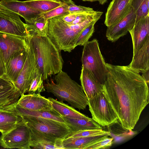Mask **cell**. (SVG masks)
I'll list each match as a JSON object with an SVG mask.
<instances>
[{"instance_id": "6da1fadb", "label": "cell", "mask_w": 149, "mask_h": 149, "mask_svg": "<svg viewBox=\"0 0 149 149\" xmlns=\"http://www.w3.org/2000/svg\"><path fill=\"white\" fill-rule=\"evenodd\" d=\"M103 93L125 129H133L149 102L148 85L138 72L128 65L106 63Z\"/></svg>"}, {"instance_id": "7a4b0ae2", "label": "cell", "mask_w": 149, "mask_h": 149, "mask_svg": "<svg viewBox=\"0 0 149 149\" xmlns=\"http://www.w3.org/2000/svg\"><path fill=\"white\" fill-rule=\"evenodd\" d=\"M26 40L35 54L43 81L62 70L63 61L61 51L48 36L27 34Z\"/></svg>"}, {"instance_id": "3957f363", "label": "cell", "mask_w": 149, "mask_h": 149, "mask_svg": "<svg viewBox=\"0 0 149 149\" xmlns=\"http://www.w3.org/2000/svg\"><path fill=\"white\" fill-rule=\"evenodd\" d=\"M103 12L96 11L84 21L75 25H68L61 15L49 19L48 36L61 51L70 52L75 47L77 39L82 31L93 21L98 20Z\"/></svg>"}, {"instance_id": "277c9868", "label": "cell", "mask_w": 149, "mask_h": 149, "mask_svg": "<svg viewBox=\"0 0 149 149\" xmlns=\"http://www.w3.org/2000/svg\"><path fill=\"white\" fill-rule=\"evenodd\" d=\"M55 83L51 78L44 84L45 90L61 101H67L74 108L84 110L88 104V99L81 86L62 70L54 77Z\"/></svg>"}, {"instance_id": "5b68a950", "label": "cell", "mask_w": 149, "mask_h": 149, "mask_svg": "<svg viewBox=\"0 0 149 149\" xmlns=\"http://www.w3.org/2000/svg\"><path fill=\"white\" fill-rule=\"evenodd\" d=\"M81 60L82 66L88 70L96 80L104 85L108 70L97 40L88 41L84 45Z\"/></svg>"}, {"instance_id": "8992f818", "label": "cell", "mask_w": 149, "mask_h": 149, "mask_svg": "<svg viewBox=\"0 0 149 149\" xmlns=\"http://www.w3.org/2000/svg\"><path fill=\"white\" fill-rule=\"evenodd\" d=\"M20 116L30 132L50 139L63 140L71 133V130L65 123L47 118Z\"/></svg>"}, {"instance_id": "52a82bcc", "label": "cell", "mask_w": 149, "mask_h": 149, "mask_svg": "<svg viewBox=\"0 0 149 149\" xmlns=\"http://www.w3.org/2000/svg\"><path fill=\"white\" fill-rule=\"evenodd\" d=\"M88 105L92 118L100 126L109 127L118 121L116 114L103 91L88 100Z\"/></svg>"}, {"instance_id": "ba28073f", "label": "cell", "mask_w": 149, "mask_h": 149, "mask_svg": "<svg viewBox=\"0 0 149 149\" xmlns=\"http://www.w3.org/2000/svg\"><path fill=\"white\" fill-rule=\"evenodd\" d=\"M31 141L30 129L23 119L14 128L0 137V145L4 148L30 149Z\"/></svg>"}, {"instance_id": "9c48e42d", "label": "cell", "mask_w": 149, "mask_h": 149, "mask_svg": "<svg viewBox=\"0 0 149 149\" xmlns=\"http://www.w3.org/2000/svg\"><path fill=\"white\" fill-rule=\"evenodd\" d=\"M26 58L17 80L13 84L22 95L28 92L33 80L40 72L37 65L35 54L26 41Z\"/></svg>"}, {"instance_id": "30bf717a", "label": "cell", "mask_w": 149, "mask_h": 149, "mask_svg": "<svg viewBox=\"0 0 149 149\" xmlns=\"http://www.w3.org/2000/svg\"><path fill=\"white\" fill-rule=\"evenodd\" d=\"M0 33L26 38L25 24L19 15L12 11L0 10Z\"/></svg>"}, {"instance_id": "8fae6325", "label": "cell", "mask_w": 149, "mask_h": 149, "mask_svg": "<svg viewBox=\"0 0 149 149\" xmlns=\"http://www.w3.org/2000/svg\"><path fill=\"white\" fill-rule=\"evenodd\" d=\"M26 46V38L0 33V50L5 64L11 56Z\"/></svg>"}, {"instance_id": "7c38bea8", "label": "cell", "mask_w": 149, "mask_h": 149, "mask_svg": "<svg viewBox=\"0 0 149 149\" xmlns=\"http://www.w3.org/2000/svg\"><path fill=\"white\" fill-rule=\"evenodd\" d=\"M136 20V13L132 7L130 10L122 19L113 25L107 27L106 34L107 38L112 42L116 41L133 28Z\"/></svg>"}, {"instance_id": "4fadbf2b", "label": "cell", "mask_w": 149, "mask_h": 149, "mask_svg": "<svg viewBox=\"0 0 149 149\" xmlns=\"http://www.w3.org/2000/svg\"><path fill=\"white\" fill-rule=\"evenodd\" d=\"M132 0H112L106 13L104 23L107 27L115 24L122 19L132 8Z\"/></svg>"}, {"instance_id": "5bb4252c", "label": "cell", "mask_w": 149, "mask_h": 149, "mask_svg": "<svg viewBox=\"0 0 149 149\" xmlns=\"http://www.w3.org/2000/svg\"><path fill=\"white\" fill-rule=\"evenodd\" d=\"M0 4L22 17L26 24L33 23L40 17L42 12L28 6L24 1L17 0H1Z\"/></svg>"}, {"instance_id": "9a60e30c", "label": "cell", "mask_w": 149, "mask_h": 149, "mask_svg": "<svg viewBox=\"0 0 149 149\" xmlns=\"http://www.w3.org/2000/svg\"><path fill=\"white\" fill-rule=\"evenodd\" d=\"M17 104L31 110H54L49 99L42 96L40 93L22 95Z\"/></svg>"}, {"instance_id": "2e32d148", "label": "cell", "mask_w": 149, "mask_h": 149, "mask_svg": "<svg viewBox=\"0 0 149 149\" xmlns=\"http://www.w3.org/2000/svg\"><path fill=\"white\" fill-rule=\"evenodd\" d=\"M129 32L132 38L134 54L149 40V15L136 22L133 28Z\"/></svg>"}, {"instance_id": "e0dca14e", "label": "cell", "mask_w": 149, "mask_h": 149, "mask_svg": "<svg viewBox=\"0 0 149 149\" xmlns=\"http://www.w3.org/2000/svg\"><path fill=\"white\" fill-rule=\"evenodd\" d=\"M26 48L13 54L5 64V77L12 84L16 81L23 66L26 56Z\"/></svg>"}, {"instance_id": "ac0fdd59", "label": "cell", "mask_w": 149, "mask_h": 149, "mask_svg": "<svg viewBox=\"0 0 149 149\" xmlns=\"http://www.w3.org/2000/svg\"><path fill=\"white\" fill-rule=\"evenodd\" d=\"M80 80L81 86L88 100L90 99L103 90V85L95 78L88 69L82 66Z\"/></svg>"}, {"instance_id": "d6986e66", "label": "cell", "mask_w": 149, "mask_h": 149, "mask_svg": "<svg viewBox=\"0 0 149 149\" xmlns=\"http://www.w3.org/2000/svg\"><path fill=\"white\" fill-rule=\"evenodd\" d=\"M110 135V132L98 135L84 137H68L63 139V146L64 149H88L91 145Z\"/></svg>"}, {"instance_id": "ffe728a7", "label": "cell", "mask_w": 149, "mask_h": 149, "mask_svg": "<svg viewBox=\"0 0 149 149\" xmlns=\"http://www.w3.org/2000/svg\"><path fill=\"white\" fill-rule=\"evenodd\" d=\"M128 65L139 73H142L149 70V40L133 54L131 62Z\"/></svg>"}, {"instance_id": "44dd1931", "label": "cell", "mask_w": 149, "mask_h": 149, "mask_svg": "<svg viewBox=\"0 0 149 149\" xmlns=\"http://www.w3.org/2000/svg\"><path fill=\"white\" fill-rule=\"evenodd\" d=\"M13 107L8 109H0V132L2 134L14 128L22 120V116L13 110Z\"/></svg>"}, {"instance_id": "7402d4cb", "label": "cell", "mask_w": 149, "mask_h": 149, "mask_svg": "<svg viewBox=\"0 0 149 149\" xmlns=\"http://www.w3.org/2000/svg\"><path fill=\"white\" fill-rule=\"evenodd\" d=\"M21 95L13 85L0 88V109L11 108L17 104Z\"/></svg>"}, {"instance_id": "603a6c76", "label": "cell", "mask_w": 149, "mask_h": 149, "mask_svg": "<svg viewBox=\"0 0 149 149\" xmlns=\"http://www.w3.org/2000/svg\"><path fill=\"white\" fill-rule=\"evenodd\" d=\"M71 132L80 131L102 129V127L92 118H75L62 116Z\"/></svg>"}, {"instance_id": "cb8c5ba5", "label": "cell", "mask_w": 149, "mask_h": 149, "mask_svg": "<svg viewBox=\"0 0 149 149\" xmlns=\"http://www.w3.org/2000/svg\"><path fill=\"white\" fill-rule=\"evenodd\" d=\"M31 141V147L34 149H64L63 140H54L40 134L30 132Z\"/></svg>"}, {"instance_id": "d4e9b609", "label": "cell", "mask_w": 149, "mask_h": 149, "mask_svg": "<svg viewBox=\"0 0 149 149\" xmlns=\"http://www.w3.org/2000/svg\"><path fill=\"white\" fill-rule=\"evenodd\" d=\"M53 109L61 116L75 118H84L88 117L76 110L74 108L63 102L58 101L51 97L48 98Z\"/></svg>"}, {"instance_id": "484cf974", "label": "cell", "mask_w": 149, "mask_h": 149, "mask_svg": "<svg viewBox=\"0 0 149 149\" xmlns=\"http://www.w3.org/2000/svg\"><path fill=\"white\" fill-rule=\"evenodd\" d=\"M13 108L16 112L20 115L47 118L65 123L62 116L54 110H31L21 107L17 104Z\"/></svg>"}, {"instance_id": "4316f807", "label": "cell", "mask_w": 149, "mask_h": 149, "mask_svg": "<svg viewBox=\"0 0 149 149\" xmlns=\"http://www.w3.org/2000/svg\"><path fill=\"white\" fill-rule=\"evenodd\" d=\"M24 2L32 8L42 13L53 10L64 3L59 0H28Z\"/></svg>"}, {"instance_id": "83f0119b", "label": "cell", "mask_w": 149, "mask_h": 149, "mask_svg": "<svg viewBox=\"0 0 149 149\" xmlns=\"http://www.w3.org/2000/svg\"><path fill=\"white\" fill-rule=\"evenodd\" d=\"M27 34L39 36H48L49 19L45 20L40 17L33 23L25 24Z\"/></svg>"}, {"instance_id": "f1b7e54d", "label": "cell", "mask_w": 149, "mask_h": 149, "mask_svg": "<svg viewBox=\"0 0 149 149\" xmlns=\"http://www.w3.org/2000/svg\"><path fill=\"white\" fill-rule=\"evenodd\" d=\"M131 6L136 13V22L149 15V0H132Z\"/></svg>"}, {"instance_id": "f546056e", "label": "cell", "mask_w": 149, "mask_h": 149, "mask_svg": "<svg viewBox=\"0 0 149 149\" xmlns=\"http://www.w3.org/2000/svg\"><path fill=\"white\" fill-rule=\"evenodd\" d=\"M97 21L95 20L93 21L82 31L76 40V47L78 45L84 46L88 41L94 32V25Z\"/></svg>"}, {"instance_id": "4dcf8cb0", "label": "cell", "mask_w": 149, "mask_h": 149, "mask_svg": "<svg viewBox=\"0 0 149 149\" xmlns=\"http://www.w3.org/2000/svg\"><path fill=\"white\" fill-rule=\"evenodd\" d=\"M68 5L64 3L61 6L46 12L42 13L40 17L45 20L61 15H65L70 13L68 10Z\"/></svg>"}, {"instance_id": "1f68e13d", "label": "cell", "mask_w": 149, "mask_h": 149, "mask_svg": "<svg viewBox=\"0 0 149 149\" xmlns=\"http://www.w3.org/2000/svg\"><path fill=\"white\" fill-rule=\"evenodd\" d=\"M45 90L42 74L39 72L33 80L28 92V94H33L36 92L40 93Z\"/></svg>"}, {"instance_id": "d6a6232c", "label": "cell", "mask_w": 149, "mask_h": 149, "mask_svg": "<svg viewBox=\"0 0 149 149\" xmlns=\"http://www.w3.org/2000/svg\"><path fill=\"white\" fill-rule=\"evenodd\" d=\"M110 132L102 129L86 130L71 132L68 137H84L103 134Z\"/></svg>"}, {"instance_id": "836d02e7", "label": "cell", "mask_w": 149, "mask_h": 149, "mask_svg": "<svg viewBox=\"0 0 149 149\" xmlns=\"http://www.w3.org/2000/svg\"><path fill=\"white\" fill-rule=\"evenodd\" d=\"M113 138L106 137L89 146L88 149H107L112 145Z\"/></svg>"}, {"instance_id": "e575fe53", "label": "cell", "mask_w": 149, "mask_h": 149, "mask_svg": "<svg viewBox=\"0 0 149 149\" xmlns=\"http://www.w3.org/2000/svg\"><path fill=\"white\" fill-rule=\"evenodd\" d=\"M68 5V10L70 13L84 12H92L95 11L92 8L81 6H77L74 3L69 4Z\"/></svg>"}, {"instance_id": "d590c367", "label": "cell", "mask_w": 149, "mask_h": 149, "mask_svg": "<svg viewBox=\"0 0 149 149\" xmlns=\"http://www.w3.org/2000/svg\"><path fill=\"white\" fill-rule=\"evenodd\" d=\"M96 11L92 12H84L77 13L74 20L70 25H75L79 24L84 21L88 16L95 13Z\"/></svg>"}, {"instance_id": "8d00e7d4", "label": "cell", "mask_w": 149, "mask_h": 149, "mask_svg": "<svg viewBox=\"0 0 149 149\" xmlns=\"http://www.w3.org/2000/svg\"><path fill=\"white\" fill-rule=\"evenodd\" d=\"M77 13H70L66 15H61L62 19L65 23L70 25L75 19Z\"/></svg>"}, {"instance_id": "74e56055", "label": "cell", "mask_w": 149, "mask_h": 149, "mask_svg": "<svg viewBox=\"0 0 149 149\" xmlns=\"http://www.w3.org/2000/svg\"><path fill=\"white\" fill-rule=\"evenodd\" d=\"M5 63L2 53L0 50V77H5Z\"/></svg>"}, {"instance_id": "f35d334b", "label": "cell", "mask_w": 149, "mask_h": 149, "mask_svg": "<svg viewBox=\"0 0 149 149\" xmlns=\"http://www.w3.org/2000/svg\"><path fill=\"white\" fill-rule=\"evenodd\" d=\"M13 85L10 81L5 77H0V88Z\"/></svg>"}, {"instance_id": "ab89813d", "label": "cell", "mask_w": 149, "mask_h": 149, "mask_svg": "<svg viewBox=\"0 0 149 149\" xmlns=\"http://www.w3.org/2000/svg\"><path fill=\"white\" fill-rule=\"evenodd\" d=\"M142 75L145 81L148 85L149 84V70L142 73Z\"/></svg>"}, {"instance_id": "60d3db41", "label": "cell", "mask_w": 149, "mask_h": 149, "mask_svg": "<svg viewBox=\"0 0 149 149\" xmlns=\"http://www.w3.org/2000/svg\"><path fill=\"white\" fill-rule=\"evenodd\" d=\"M62 2L68 4H74V3L72 0H59Z\"/></svg>"}, {"instance_id": "b9f144b4", "label": "cell", "mask_w": 149, "mask_h": 149, "mask_svg": "<svg viewBox=\"0 0 149 149\" xmlns=\"http://www.w3.org/2000/svg\"><path fill=\"white\" fill-rule=\"evenodd\" d=\"M0 10H5L8 11H11L7 9L3 6L0 4Z\"/></svg>"}, {"instance_id": "7bdbcfd3", "label": "cell", "mask_w": 149, "mask_h": 149, "mask_svg": "<svg viewBox=\"0 0 149 149\" xmlns=\"http://www.w3.org/2000/svg\"><path fill=\"white\" fill-rule=\"evenodd\" d=\"M107 0H99V2L100 4L101 5H103L107 1Z\"/></svg>"}, {"instance_id": "ee69618b", "label": "cell", "mask_w": 149, "mask_h": 149, "mask_svg": "<svg viewBox=\"0 0 149 149\" xmlns=\"http://www.w3.org/2000/svg\"><path fill=\"white\" fill-rule=\"evenodd\" d=\"M83 1H89V2H95V1H99V0H81Z\"/></svg>"}, {"instance_id": "f6af8a7d", "label": "cell", "mask_w": 149, "mask_h": 149, "mask_svg": "<svg viewBox=\"0 0 149 149\" xmlns=\"http://www.w3.org/2000/svg\"></svg>"}]
</instances>
